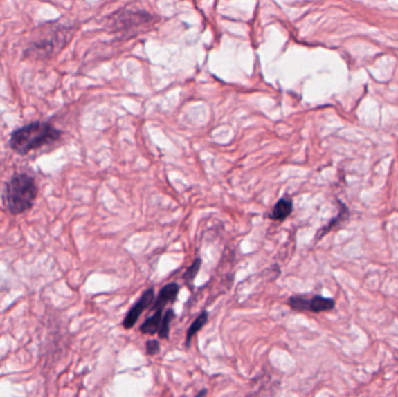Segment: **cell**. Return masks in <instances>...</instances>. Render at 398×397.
<instances>
[{
  "label": "cell",
  "mask_w": 398,
  "mask_h": 397,
  "mask_svg": "<svg viewBox=\"0 0 398 397\" xmlns=\"http://www.w3.org/2000/svg\"><path fill=\"white\" fill-rule=\"evenodd\" d=\"M293 211V201L289 197L281 198L276 203L274 209L271 211L269 217L274 221H284Z\"/></svg>",
  "instance_id": "cell-8"
},
{
  "label": "cell",
  "mask_w": 398,
  "mask_h": 397,
  "mask_svg": "<svg viewBox=\"0 0 398 397\" xmlns=\"http://www.w3.org/2000/svg\"><path fill=\"white\" fill-rule=\"evenodd\" d=\"M37 182L28 174H17L5 187V205L12 214H21L32 209L37 201Z\"/></svg>",
  "instance_id": "cell-2"
},
{
  "label": "cell",
  "mask_w": 398,
  "mask_h": 397,
  "mask_svg": "<svg viewBox=\"0 0 398 397\" xmlns=\"http://www.w3.org/2000/svg\"><path fill=\"white\" fill-rule=\"evenodd\" d=\"M69 28L55 26L48 28L26 48L25 55L37 59H51L63 48L69 39Z\"/></svg>",
  "instance_id": "cell-3"
},
{
  "label": "cell",
  "mask_w": 398,
  "mask_h": 397,
  "mask_svg": "<svg viewBox=\"0 0 398 397\" xmlns=\"http://www.w3.org/2000/svg\"><path fill=\"white\" fill-rule=\"evenodd\" d=\"M154 301H155V290H154V288H150L140 296L136 304L129 309L127 315L123 320V326L126 330H131L136 325V322L139 320L140 316L143 315V311L150 309Z\"/></svg>",
  "instance_id": "cell-5"
},
{
  "label": "cell",
  "mask_w": 398,
  "mask_h": 397,
  "mask_svg": "<svg viewBox=\"0 0 398 397\" xmlns=\"http://www.w3.org/2000/svg\"><path fill=\"white\" fill-rule=\"evenodd\" d=\"M62 132L47 122H33L15 129L10 138V147L19 155H27L44 146L54 144Z\"/></svg>",
  "instance_id": "cell-1"
},
{
  "label": "cell",
  "mask_w": 398,
  "mask_h": 397,
  "mask_svg": "<svg viewBox=\"0 0 398 397\" xmlns=\"http://www.w3.org/2000/svg\"><path fill=\"white\" fill-rule=\"evenodd\" d=\"M160 342L159 340H155V339H152V340H148L146 342V351L147 354L150 356H156V354L160 353Z\"/></svg>",
  "instance_id": "cell-12"
},
{
  "label": "cell",
  "mask_w": 398,
  "mask_h": 397,
  "mask_svg": "<svg viewBox=\"0 0 398 397\" xmlns=\"http://www.w3.org/2000/svg\"><path fill=\"white\" fill-rule=\"evenodd\" d=\"M179 286L175 282L172 284H165V287L162 288L160 290V294L155 298L153 304L150 306V309L155 313L157 310H163L167 304L172 303L176 301V298L179 296Z\"/></svg>",
  "instance_id": "cell-6"
},
{
  "label": "cell",
  "mask_w": 398,
  "mask_h": 397,
  "mask_svg": "<svg viewBox=\"0 0 398 397\" xmlns=\"http://www.w3.org/2000/svg\"><path fill=\"white\" fill-rule=\"evenodd\" d=\"M201 259H196V260L194 261V264H192V265H191L190 267L187 269V272L184 273V275H183V279L186 281V284H192L195 279L197 277L198 272H199V269H201Z\"/></svg>",
  "instance_id": "cell-11"
},
{
  "label": "cell",
  "mask_w": 398,
  "mask_h": 397,
  "mask_svg": "<svg viewBox=\"0 0 398 397\" xmlns=\"http://www.w3.org/2000/svg\"><path fill=\"white\" fill-rule=\"evenodd\" d=\"M174 318H175V313L172 309L167 310L163 317H162L161 326H160V331H159V337L160 338L169 339L170 325H172Z\"/></svg>",
  "instance_id": "cell-10"
},
{
  "label": "cell",
  "mask_w": 398,
  "mask_h": 397,
  "mask_svg": "<svg viewBox=\"0 0 398 397\" xmlns=\"http://www.w3.org/2000/svg\"><path fill=\"white\" fill-rule=\"evenodd\" d=\"M206 393H208V390L203 389V390H201V393L197 394V396H196V397H204L205 395H206Z\"/></svg>",
  "instance_id": "cell-13"
},
{
  "label": "cell",
  "mask_w": 398,
  "mask_h": 397,
  "mask_svg": "<svg viewBox=\"0 0 398 397\" xmlns=\"http://www.w3.org/2000/svg\"><path fill=\"white\" fill-rule=\"evenodd\" d=\"M208 322V311H203V313L194 320V323L191 324L190 328H189L187 332V337H186V346H187V347L190 346L192 338H194L195 335H197L198 332L201 331V329L204 328Z\"/></svg>",
  "instance_id": "cell-9"
},
{
  "label": "cell",
  "mask_w": 398,
  "mask_h": 397,
  "mask_svg": "<svg viewBox=\"0 0 398 397\" xmlns=\"http://www.w3.org/2000/svg\"><path fill=\"white\" fill-rule=\"evenodd\" d=\"M288 306L297 313H327L336 308V301L333 298L324 297L320 295H295L289 297Z\"/></svg>",
  "instance_id": "cell-4"
},
{
  "label": "cell",
  "mask_w": 398,
  "mask_h": 397,
  "mask_svg": "<svg viewBox=\"0 0 398 397\" xmlns=\"http://www.w3.org/2000/svg\"><path fill=\"white\" fill-rule=\"evenodd\" d=\"M163 310H157L153 313V316L148 317L140 326V331L143 335H153L159 333L160 326H161L162 317H163Z\"/></svg>",
  "instance_id": "cell-7"
}]
</instances>
